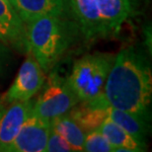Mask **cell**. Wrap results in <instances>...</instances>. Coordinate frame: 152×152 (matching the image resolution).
Listing matches in <instances>:
<instances>
[{"instance_id":"cell-1","label":"cell","mask_w":152,"mask_h":152,"mask_svg":"<svg viewBox=\"0 0 152 152\" xmlns=\"http://www.w3.org/2000/svg\"><path fill=\"white\" fill-rule=\"evenodd\" d=\"M104 95L111 107L150 123L152 74L147 56L133 47L121 50L115 56Z\"/></svg>"},{"instance_id":"cell-2","label":"cell","mask_w":152,"mask_h":152,"mask_svg":"<svg viewBox=\"0 0 152 152\" xmlns=\"http://www.w3.org/2000/svg\"><path fill=\"white\" fill-rule=\"evenodd\" d=\"M61 17L45 15L25 23L29 53L45 73L53 68L69 47V26Z\"/></svg>"},{"instance_id":"cell-3","label":"cell","mask_w":152,"mask_h":152,"mask_svg":"<svg viewBox=\"0 0 152 152\" xmlns=\"http://www.w3.org/2000/svg\"><path fill=\"white\" fill-rule=\"evenodd\" d=\"M114 59L112 54L97 53L85 54L74 63L67 82L79 101H89L104 94Z\"/></svg>"},{"instance_id":"cell-4","label":"cell","mask_w":152,"mask_h":152,"mask_svg":"<svg viewBox=\"0 0 152 152\" xmlns=\"http://www.w3.org/2000/svg\"><path fill=\"white\" fill-rule=\"evenodd\" d=\"M79 102L77 96L69 86L67 79L51 73L44 91L34 103L33 112L41 117L51 120L68 114Z\"/></svg>"},{"instance_id":"cell-5","label":"cell","mask_w":152,"mask_h":152,"mask_svg":"<svg viewBox=\"0 0 152 152\" xmlns=\"http://www.w3.org/2000/svg\"><path fill=\"white\" fill-rule=\"evenodd\" d=\"M45 78V72L30 53L21 65L13 84L2 97V102L11 104L17 101L31 100L41 90Z\"/></svg>"},{"instance_id":"cell-6","label":"cell","mask_w":152,"mask_h":152,"mask_svg":"<svg viewBox=\"0 0 152 152\" xmlns=\"http://www.w3.org/2000/svg\"><path fill=\"white\" fill-rule=\"evenodd\" d=\"M50 132V120L32 110L7 152H45Z\"/></svg>"},{"instance_id":"cell-7","label":"cell","mask_w":152,"mask_h":152,"mask_svg":"<svg viewBox=\"0 0 152 152\" xmlns=\"http://www.w3.org/2000/svg\"><path fill=\"white\" fill-rule=\"evenodd\" d=\"M140 3L141 0H97L103 39L117 36L124 24L138 14Z\"/></svg>"},{"instance_id":"cell-8","label":"cell","mask_w":152,"mask_h":152,"mask_svg":"<svg viewBox=\"0 0 152 152\" xmlns=\"http://www.w3.org/2000/svg\"><path fill=\"white\" fill-rule=\"evenodd\" d=\"M0 41L20 53H30L26 24L7 0H0Z\"/></svg>"},{"instance_id":"cell-9","label":"cell","mask_w":152,"mask_h":152,"mask_svg":"<svg viewBox=\"0 0 152 152\" xmlns=\"http://www.w3.org/2000/svg\"><path fill=\"white\" fill-rule=\"evenodd\" d=\"M31 100L11 103L0 117V151L7 152L18 132L33 110Z\"/></svg>"},{"instance_id":"cell-10","label":"cell","mask_w":152,"mask_h":152,"mask_svg":"<svg viewBox=\"0 0 152 152\" xmlns=\"http://www.w3.org/2000/svg\"><path fill=\"white\" fill-rule=\"evenodd\" d=\"M110 104L104 94L89 101H79L69 111L68 115L81 127L85 134L99 129L108 118V109Z\"/></svg>"},{"instance_id":"cell-11","label":"cell","mask_w":152,"mask_h":152,"mask_svg":"<svg viewBox=\"0 0 152 152\" xmlns=\"http://www.w3.org/2000/svg\"><path fill=\"white\" fill-rule=\"evenodd\" d=\"M68 3L84 38L88 41L103 39L102 21L97 0H68Z\"/></svg>"},{"instance_id":"cell-12","label":"cell","mask_w":152,"mask_h":152,"mask_svg":"<svg viewBox=\"0 0 152 152\" xmlns=\"http://www.w3.org/2000/svg\"><path fill=\"white\" fill-rule=\"evenodd\" d=\"M11 4L24 23L45 15L62 16L66 9V0H13Z\"/></svg>"},{"instance_id":"cell-13","label":"cell","mask_w":152,"mask_h":152,"mask_svg":"<svg viewBox=\"0 0 152 152\" xmlns=\"http://www.w3.org/2000/svg\"><path fill=\"white\" fill-rule=\"evenodd\" d=\"M99 130L107 138L114 151L139 152L146 150V145L139 142L109 118L103 121Z\"/></svg>"},{"instance_id":"cell-14","label":"cell","mask_w":152,"mask_h":152,"mask_svg":"<svg viewBox=\"0 0 152 152\" xmlns=\"http://www.w3.org/2000/svg\"><path fill=\"white\" fill-rule=\"evenodd\" d=\"M108 118L132 135L139 142L146 145V137L149 132V123L129 112L113 107L108 109Z\"/></svg>"},{"instance_id":"cell-15","label":"cell","mask_w":152,"mask_h":152,"mask_svg":"<svg viewBox=\"0 0 152 152\" xmlns=\"http://www.w3.org/2000/svg\"><path fill=\"white\" fill-rule=\"evenodd\" d=\"M50 129L65 139L72 151H83L85 132L68 114L51 118Z\"/></svg>"},{"instance_id":"cell-16","label":"cell","mask_w":152,"mask_h":152,"mask_svg":"<svg viewBox=\"0 0 152 152\" xmlns=\"http://www.w3.org/2000/svg\"><path fill=\"white\" fill-rule=\"evenodd\" d=\"M83 151L86 152H113L114 149L99 129L85 134Z\"/></svg>"},{"instance_id":"cell-17","label":"cell","mask_w":152,"mask_h":152,"mask_svg":"<svg viewBox=\"0 0 152 152\" xmlns=\"http://www.w3.org/2000/svg\"><path fill=\"white\" fill-rule=\"evenodd\" d=\"M45 151L47 152H68L72 151L70 145L58 133L50 129Z\"/></svg>"},{"instance_id":"cell-18","label":"cell","mask_w":152,"mask_h":152,"mask_svg":"<svg viewBox=\"0 0 152 152\" xmlns=\"http://www.w3.org/2000/svg\"><path fill=\"white\" fill-rule=\"evenodd\" d=\"M11 59L10 48L0 41V77L6 72Z\"/></svg>"},{"instance_id":"cell-19","label":"cell","mask_w":152,"mask_h":152,"mask_svg":"<svg viewBox=\"0 0 152 152\" xmlns=\"http://www.w3.org/2000/svg\"><path fill=\"white\" fill-rule=\"evenodd\" d=\"M2 113H3V111H2V110H0V117H1V115H2Z\"/></svg>"},{"instance_id":"cell-20","label":"cell","mask_w":152,"mask_h":152,"mask_svg":"<svg viewBox=\"0 0 152 152\" xmlns=\"http://www.w3.org/2000/svg\"><path fill=\"white\" fill-rule=\"evenodd\" d=\"M7 1H9L10 3H12V1H13V0H7Z\"/></svg>"}]
</instances>
